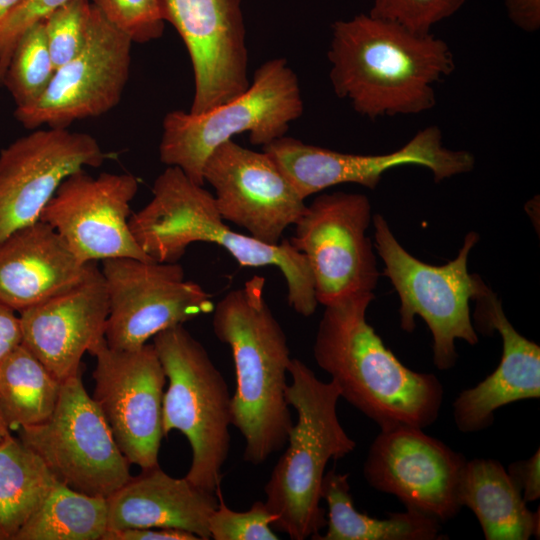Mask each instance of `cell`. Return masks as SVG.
<instances>
[{"label": "cell", "instance_id": "cb8c5ba5", "mask_svg": "<svg viewBox=\"0 0 540 540\" xmlns=\"http://www.w3.org/2000/svg\"><path fill=\"white\" fill-rule=\"evenodd\" d=\"M459 499L462 507L475 514L487 540L539 538V509L537 512L528 509L521 491L497 460H467Z\"/></svg>", "mask_w": 540, "mask_h": 540}, {"label": "cell", "instance_id": "e0dca14e", "mask_svg": "<svg viewBox=\"0 0 540 540\" xmlns=\"http://www.w3.org/2000/svg\"><path fill=\"white\" fill-rule=\"evenodd\" d=\"M107 154L88 133L39 129L0 152V242L40 220L62 181L84 167H100Z\"/></svg>", "mask_w": 540, "mask_h": 540}, {"label": "cell", "instance_id": "e575fe53", "mask_svg": "<svg viewBox=\"0 0 540 540\" xmlns=\"http://www.w3.org/2000/svg\"><path fill=\"white\" fill-rule=\"evenodd\" d=\"M509 476L521 491L525 502L540 498V450L528 459L511 463L507 470Z\"/></svg>", "mask_w": 540, "mask_h": 540}, {"label": "cell", "instance_id": "4dcf8cb0", "mask_svg": "<svg viewBox=\"0 0 540 540\" xmlns=\"http://www.w3.org/2000/svg\"><path fill=\"white\" fill-rule=\"evenodd\" d=\"M90 9L89 0H69L43 20L55 69L81 51L87 36Z\"/></svg>", "mask_w": 540, "mask_h": 540}, {"label": "cell", "instance_id": "836d02e7", "mask_svg": "<svg viewBox=\"0 0 540 540\" xmlns=\"http://www.w3.org/2000/svg\"><path fill=\"white\" fill-rule=\"evenodd\" d=\"M68 1L19 0L0 17V85L3 83L14 47L22 34Z\"/></svg>", "mask_w": 540, "mask_h": 540}, {"label": "cell", "instance_id": "7402d4cb", "mask_svg": "<svg viewBox=\"0 0 540 540\" xmlns=\"http://www.w3.org/2000/svg\"><path fill=\"white\" fill-rule=\"evenodd\" d=\"M95 265L80 261L38 220L0 242V302L20 313L78 285Z\"/></svg>", "mask_w": 540, "mask_h": 540}, {"label": "cell", "instance_id": "52a82bcc", "mask_svg": "<svg viewBox=\"0 0 540 540\" xmlns=\"http://www.w3.org/2000/svg\"><path fill=\"white\" fill-rule=\"evenodd\" d=\"M168 381L162 404L164 436L180 431L192 459L186 478L216 493L230 451L231 395L204 346L183 324L153 337Z\"/></svg>", "mask_w": 540, "mask_h": 540}, {"label": "cell", "instance_id": "74e56055", "mask_svg": "<svg viewBox=\"0 0 540 540\" xmlns=\"http://www.w3.org/2000/svg\"><path fill=\"white\" fill-rule=\"evenodd\" d=\"M21 343L19 317L14 310L0 302V362Z\"/></svg>", "mask_w": 540, "mask_h": 540}, {"label": "cell", "instance_id": "f35d334b", "mask_svg": "<svg viewBox=\"0 0 540 540\" xmlns=\"http://www.w3.org/2000/svg\"><path fill=\"white\" fill-rule=\"evenodd\" d=\"M10 428L8 427L1 411H0V443L8 436L10 435Z\"/></svg>", "mask_w": 540, "mask_h": 540}, {"label": "cell", "instance_id": "603a6c76", "mask_svg": "<svg viewBox=\"0 0 540 540\" xmlns=\"http://www.w3.org/2000/svg\"><path fill=\"white\" fill-rule=\"evenodd\" d=\"M107 530L170 528L210 538L209 520L218 506L216 493L186 477L176 478L159 466L142 470L106 498Z\"/></svg>", "mask_w": 540, "mask_h": 540}, {"label": "cell", "instance_id": "277c9868", "mask_svg": "<svg viewBox=\"0 0 540 540\" xmlns=\"http://www.w3.org/2000/svg\"><path fill=\"white\" fill-rule=\"evenodd\" d=\"M152 199L129 218L132 235L152 260L178 262L195 242L224 248L243 267L274 266L287 286V301L298 314L311 316L318 305L305 256L290 243L267 244L232 230L220 215L214 195L177 167L156 178Z\"/></svg>", "mask_w": 540, "mask_h": 540}, {"label": "cell", "instance_id": "30bf717a", "mask_svg": "<svg viewBox=\"0 0 540 540\" xmlns=\"http://www.w3.org/2000/svg\"><path fill=\"white\" fill-rule=\"evenodd\" d=\"M371 219L366 195L338 191L317 196L293 225L289 241L307 259L318 304L376 288L380 273L366 235Z\"/></svg>", "mask_w": 540, "mask_h": 540}, {"label": "cell", "instance_id": "ffe728a7", "mask_svg": "<svg viewBox=\"0 0 540 540\" xmlns=\"http://www.w3.org/2000/svg\"><path fill=\"white\" fill-rule=\"evenodd\" d=\"M109 298L94 266L73 288L20 312L22 344L60 381L81 372L83 355L105 339Z\"/></svg>", "mask_w": 540, "mask_h": 540}, {"label": "cell", "instance_id": "484cf974", "mask_svg": "<svg viewBox=\"0 0 540 540\" xmlns=\"http://www.w3.org/2000/svg\"><path fill=\"white\" fill-rule=\"evenodd\" d=\"M59 481L19 438L0 443V540L17 533Z\"/></svg>", "mask_w": 540, "mask_h": 540}, {"label": "cell", "instance_id": "4316f807", "mask_svg": "<svg viewBox=\"0 0 540 540\" xmlns=\"http://www.w3.org/2000/svg\"><path fill=\"white\" fill-rule=\"evenodd\" d=\"M62 381L22 343L0 362V411L18 430L45 421L54 411Z\"/></svg>", "mask_w": 540, "mask_h": 540}, {"label": "cell", "instance_id": "3957f363", "mask_svg": "<svg viewBox=\"0 0 540 540\" xmlns=\"http://www.w3.org/2000/svg\"><path fill=\"white\" fill-rule=\"evenodd\" d=\"M265 278L254 275L212 310V329L229 346L236 386L231 425L244 438L243 458L263 464L285 448L293 426L286 401L291 361L287 336L265 299Z\"/></svg>", "mask_w": 540, "mask_h": 540}, {"label": "cell", "instance_id": "9a60e30c", "mask_svg": "<svg viewBox=\"0 0 540 540\" xmlns=\"http://www.w3.org/2000/svg\"><path fill=\"white\" fill-rule=\"evenodd\" d=\"M466 458L413 426L383 429L369 447L363 474L375 490L413 511L447 521L461 510L459 486Z\"/></svg>", "mask_w": 540, "mask_h": 540}, {"label": "cell", "instance_id": "d4e9b609", "mask_svg": "<svg viewBox=\"0 0 540 540\" xmlns=\"http://www.w3.org/2000/svg\"><path fill=\"white\" fill-rule=\"evenodd\" d=\"M348 474L335 469L323 477L321 498L328 506L327 531L314 540H435L443 539L440 521L406 509L377 519L355 509Z\"/></svg>", "mask_w": 540, "mask_h": 540}, {"label": "cell", "instance_id": "ab89813d", "mask_svg": "<svg viewBox=\"0 0 540 540\" xmlns=\"http://www.w3.org/2000/svg\"><path fill=\"white\" fill-rule=\"evenodd\" d=\"M19 0H0V17L10 10Z\"/></svg>", "mask_w": 540, "mask_h": 540}, {"label": "cell", "instance_id": "5bb4252c", "mask_svg": "<svg viewBox=\"0 0 540 540\" xmlns=\"http://www.w3.org/2000/svg\"><path fill=\"white\" fill-rule=\"evenodd\" d=\"M90 354L96 358L92 398L119 449L142 470L159 466L167 379L153 344L115 349L104 339Z\"/></svg>", "mask_w": 540, "mask_h": 540}, {"label": "cell", "instance_id": "7c38bea8", "mask_svg": "<svg viewBox=\"0 0 540 540\" xmlns=\"http://www.w3.org/2000/svg\"><path fill=\"white\" fill-rule=\"evenodd\" d=\"M133 42L92 4L81 51L60 66L42 95L16 107L14 116L27 129L42 125L68 128L114 108L126 86Z\"/></svg>", "mask_w": 540, "mask_h": 540}, {"label": "cell", "instance_id": "8fae6325", "mask_svg": "<svg viewBox=\"0 0 540 540\" xmlns=\"http://www.w3.org/2000/svg\"><path fill=\"white\" fill-rule=\"evenodd\" d=\"M109 298L105 340L115 349L143 346L156 334L181 325L214 305L199 284L186 280L177 262L121 257L102 261Z\"/></svg>", "mask_w": 540, "mask_h": 540}, {"label": "cell", "instance_id": "6da1fadb", "mask_svg": "<svg viewBox=\"0 0 540 540\" xmlns=\"http://www.w3.org/2000/svg\"><path fill=\"white\" fill-rule=\"evenodd\" d=\"M328 59L335 94L370 119L433 109L435 85L455 69L444 40L370 14L333 24Z\"/></svg>", "mask_w": 540, "mask_h": 540}, {"label": "cell", "instance_id": "1f68e13d", "mask_svg": "<svg viewBox=\"0 0 540 540\" xmlns=\"http://www.w3.org/2000/svg\"><path fill=\"white\" fill-rule=\"evenodd\" d=\"M218 506L209 520L210 538L214 540H277L272 523L274 516L265 501H255L243 512L229 508L221 488L216 490Z\"/></svg>", "mask_w": 540, "mask_h": 540}, {"label": "cell", "instance_id": "5b68a950", "mask_svg": "<svg viewBox=\"0 0 540 540\" xmlns=\"http://www.w3.org/2000/svg\"><path fill=\"white\" fill-rule=\"evenodd\" d=\"M288 375L285 396L297 412V422L264 487L265 503L274 516L273 529L292 540H305L327 524L320 504L328 462L351 453L356 443L339 421L335 383L318 379L298 358H291Z\"/></svg>", "mask_w": 540, "mask_h": 540}, {"label": "cell", "instance_id": "8992f818", "mask_svg": "<svg viewBox=\"0 0 540 540\" xmlns=\"http://www.w3.org/2000/svg\"><path fill=\"white\" fill-rule=\"evenodd\" d=\"M303 109L298 78L287 60H268L237 97L199 114L181 110L167 113L162 123L160 160L204 185V164L218 146L248 132L250 142L263 147L285 136Z\"/></svg>", "mask_w": 540, "mask_h": 540}, {"label": "cell", "instance_id": "4fadbf2b", "mask_svg": "<svg viewBox=\"0 0 540 540\" xmlns=\"http://www.w3.org/2000/svg\"><path fill=\"white\" fill-rule=\"evenodd\" d=\"M263 151L304 200L344 183L375 189L386 171L403 165L427 168L435 182L468 173L475 166L471 152L452 150L443 144L437 126L420 130L401 148L380 155L341 153L286 136L263 146Z\"/></svg>", "mask_w": 540, "mask_h": 540}, {"label": "cell", "instance_id": "2e32d148", "mask_svg": "<svg viewBox=\"0 0 540 540\" xmlns=\"http://www.w3.org/2000/svg\"><path fill=\"white\" fill-rule=\"evenodd\" d=\"M137 191L138 180L131 174L103 172L93 177L80 169L62 181L40 220L84 263L121 257L152 260L129 226L130 203Z\"/></svg>", "mask_w": 540, "mask_h": 540}, {"label": "cell", "instance_id": "44dd1931", "mask_svg": "<svg viewBox=\"0 0 540 540\" xmlns=\"http://www.w3.org/2000/svg\"><path fill=\"white\" fill-rule=\"evenodd\" d=\"M474 320L484 334L497 331L502 355L496 369L453 403L456 427L463 433L488 428L494 412L512 402L540 397V347L521 335L504 313L498 296L486 288L474 299Z\"/></svg>", "mask_w": 540, "mask_h": 540}, {"label": "cell", "instance_id": "d590c367", "mask_svg": "<svg viewBox=\"0 0 540 540\" xmlns=\"http://www.w3.org/2000/svg\"><path fill=\"white\" fill-rule=\"evenodd\" d=\"M102 540H199L194 534L170 528H126L106 530Z\"/></svg>", "mask_w": 540, "mask_h": 540}, {"label": "cell", "instance_id": "7a4b0ae2", "mask_svg": "<svg viewBox=\"0 0 540 540\" xmlns=\"http://www.w3.org/2000/svg\"><path fill=\"white\" fill-rule=\"evenodd\" d=\"M373 292L324 306L313 345L317 365L344 398L380 429L426 428L438 418L444 390L430 373L415 372L389 350L366 314Z\"/></svg>", "mask_w": 540, "mask_h": 540}, {"label": "cell", "instance_id": "d6a6232c", "mask_svg": "<svg viewBox=\"0 0 540 540\" xmlns=\"http://www.w3.org/2000/svg\"><path fill=\"white\" fill-rule=\"evenodd\" d=\"M466 0H374L370 15L395 22L415 33L428 34L454 15Z\"/></svg>", "mask_w": 540, "mask_h": 540}, {"label": "cell", "instance_id": "d6986e66", "mask_svg": "<svg viewBox=\"0 0 540 540\" xmlns=\"http://www.w3.org/2000/svg\"><path fill=\"white\" fill-rule=\"evenodd\" d=\"M168 22L188 50L195 91L190 108L199 114L249 86L246 29L240 0H166Z\"/></svg>", "mask_w": 540, "mask_h": 540}, {"label": "cell", "instance_id": "ba28073f", "mask_svg": "<svg viewBox=\"0 0 540 540\" xmlns=\"http://www.w3.org/2000/svg\"><path fill=\"white\" fill-rule=\"evenodd\" d=\"M372 222L375 248L385 266L383 274L400 299V327L413 332L415 316H420L432 335L435 366L440 370L453 368L458 358L455 341L461 339L469 345L478 342L469 302L487 285L478 275L468 272V257L480 239L479 234L467 233L457 256L435 266L407 252L381 214H375Z\"/></svg>", "mask_w": 540, "mask_h": 540}, {"label": "cell", "instance_id": "9c48e42d", "mask_svg": "<svg viewBox=\"0 0 540 540\" xmlns=\"http://www.w3.org/2000/svg\"><path fill=\"white\" fill-rule=\"evenodd\" d=\"M19 430L56 479L82 493L107 498L130 478V463L115 442L81 372L62 381L58 402L43 422Z\"/></svg>", "mask_w": 540, "mask_h": 540}, {"label": "cell", "instance_id": "83f0119b", "mask_svg": "<svg viewBox=\"0 0 540 540\" xmlns=\"http://www.w3.org/2000/svg\"><path fill=\"white\" fill-rule=\"evenodd\" d=\"M107 523L106 498L91 496L58 482L15 540H102Z\"/></svg>", "mask_w": 540, "mask_h": 540}, {"label": "cell", "instance_id": "8d00e7d4", "mask_svg": "<svg viewBox=\"0 0 540 540\" xmlns=\"http://www.w3.org/2000/svg\"><path fill=\"white\" fill-rule=\"evenodd\" d=\"M512 23L525 32L540 28V0H504Z\"/></svg>", "mask_w": 540, "mask_h": 540}, {"label": "cell", "instance_id": "ac0fdd59", "mask_svg": "<svg viewBox=\"0 0 540 540\" xmlns=\"http://www.w3.org/2000/svg\"><path fill=\"white\" fill-rule=\"evenodd\" d=\"M203 181L213 187L217 209L225 221L267 244H279L284 231L306 208L305 200L264 151L245 148L233 140L209 155Z\"/></svg>", "mask_w": 540, "mask_h": 540}, {"label": "cell", "instance_id": "f546056e", "mask_svg": "<svg viewBox=\"0 0 540 540\" xmlns=\"http://www.w3.org/2000/svg\"><path fill=\"white\" fill-rule=\"evenodd\" d=\"M92 4L133 43L160 38L168 21L166 0H92Z\"/></svg>", "mask_w": 540, "mask_h": 540}, {"label": "cell", "instance_id": "f1b7e54d", "mask_svg": "<svg viewBox=\"0 0 540 540\" xmlns=\"http://www.w3.org/2000/svg\"><path fill=\"white\" fill-rule=\"evenodd\" d=\"M55 70L42 21L31 26L17 41L2 84L16 107L26 106L42 95Z\"/></svg>", "mask_w": 540, "mask_h": 540}]
</instances>
